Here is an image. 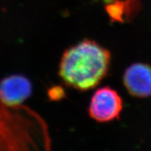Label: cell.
<instances>
[{
	"instance_id": "6da1fadb",
	"label": "cell",
	"mask_w": 151,
	"mask_h": 151,
	"mask_svg": "<svg viewBox=\"0 0 151 151\" xmlns=\"http://www.w3.org/2000/svg\"><path fill=\"white\" fill-rule=\"evenodd\" d=\"M111 55L96 41L84 39L62 55L59 75L66 86L80 91L97 87L106 76Z\"/></svg>"
},
{
	"instance_id": "7a4b0ae2",
	"label": "cell",
	"mask_w": 151,
	"mask_h": 151,
	"mask_svg": "<svg viewBox=\"0 0 151 151\" xmlns=\"http://www.w3.org/2000/svg\"><path fill=\"white\" fill-rule=\"evenodd\" d=\"M123 103L118 92L105 86L96 90L90 100L88 113L98 122H109L120 118Z\"/></svg>"
},
{
	"instance_id": "3957f363",
	"label": "cell",
	"mask_w": 151,
	"mask_h": 151,
	"mask_svg": "<svg viewBox=\"0 0 151 151\" xmlns=\"http://www.w3.org/2000/svg\"><path fill=\"white\" fill-rule=\"evenodd\" d=\"M32 93V85L27 77L14 74L0 81V101L6 106H17Z\"/></svg>"
},
{
	"instance_id": "277c9868",
	"label": "cell",
	"mask_w": 151,
	"mask_h": 151,
	"mask_svg": "<svg viewBox=\"0 0 151 151\" xmlns=\"http://www.w3.org/2000/svg\"><path fill=\"white\" fill-rule=\"evenodd\" d=\"M123 83L132 96L145 98L151 96V66L135 63L126 69Z\"/></svg>"
},
{
	"instance_id": "5b68a950",
	"label": "cell",
	"mask_w": 151,
	"mask_h": 151,
	"mask_svg": "<svg viewBox=\"0 0 151 151\" xmlns=\"http://www.w3.org/2000/svg\"><path fill=\"white\" fill-rule=\"evenodd\" d=\"M139 6V0H116L108 4L106 6V10L112 21L122 22L124 15L128 17L129 15L134 14L135 11H138Z\"/></svg>"
},
{
	"instance_id": "8992f818",
	"label": "cell",
	"mask_w": 151,
	"mask_h": 151,
	"mask_svg": "<svg viewBox=\"0 0 151 151\" xmlns=\"http://www.w3.org/2000/svg\"><path fill=\"white\" fill-rule=\"evenodd\" d=\"M65 93L61 87L54 86L48 91V97L51 100H60L65 97Z\"/></svg>"
}]
</instances>
